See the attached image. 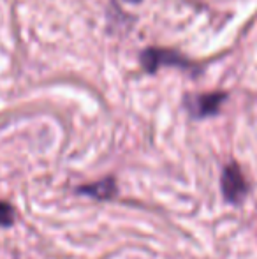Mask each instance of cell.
<instances>
[{"mask_svg": "<svg viewBox=\"0 0 257 259\" xmlns=\"http://www.w3.org/2000/svg\"><path fill=\"white\" fill-rule=\"evenodd\" d=\"M127 2H141V0H127Z\"/></svg>", "mask_w": 257, "mask_h": 259, "instance_id": "obj_6", "label": "cell"}, {"mask_svg": "<svg viewBox=\"0 0 257 259\" xmlns=\"http://www.w3.org/2000/svg\"><path fill=\"white\" fill-rule=\"evenodd\" d=\"M227 94L224 92H212V94H202V96H195L187 99V108H189L190 115L194 118H206V116L217 115L220 106L226 103Z\"/></svg>", "mask_w": 257, "mask_h": 259, "instance_id": "obj_2", "label": "cell"}, {"mask_svg": "<svg viewBox=\"0 0 257 259\" xmlns=\"http://www.w3.org/2000/svg\"><path fill=\"white\" fill-rule=\"evenodd\" d=\"M143 67L146 69L148 72H153L157 67L161 65H187V60L182 58L176 52H169V50H157V48H150L144 50L139 57Z\"/></svg>", "mask_w": 257, "mask_h": 259, "instance_id": "obj_3", "label": "cell"}, {"mask_svg": "<svg viewBox=\"0 0 257 259\" xmlns=\"http://www.w3.org/2000/svg\"><path fill=\"white\" fill-rule=\"evenodd\" d=\"M220 189H222L224 199L231 205H241L248 196L250 185L236 162H229L224 167L220 177Z\"/></svg>", "mask_w": 257, "mask_h": 259, "instance_id": "obj_1", "label": "cell"}, {"mask_svg": "<svg viewBox=\"0 0 257 259\" xmlns=\"http://www.w3.org/2000/svg\"><path fill=\"white\" fill-rule=\"evenodd\" d=\"M117 182H115L113 177H108L104 180L99 182H93V184H85V185H79L76 189L78 194L83 196H90V198L97 199V201H108V199H113L117 196Z\"/></svg>", "mask_w": 257, "mask_h": 259, "instance_id": "obj_4", "label": "cell"}, {"mask_svg": "<svg viewBox=\"0 0 257 259\" xmlns=\"http://www.w3.org/2000/svg\"><path fill=\"white\" fill-rule=\"evenodd\" d=\"M16 222V210L11 203L0 199V228H13Z\"/></svg>", "mask_w": 257, "mask_h": 259, "instance_id": "obj_5", "label": "cell"}]
</instances>
